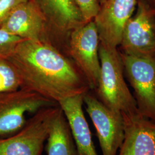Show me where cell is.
<instances>
[{
	"label": "cell",
	"mask_w": 155,
	"mask_h": 155,
	"mask_svg": "<svg viewBox=\"0 0 155 155\" xmlns=\"http://www.w3.org/2000/svg\"><path fill=\"white\" fill-rule=\"evenodd\" d=\"M137 4L136 13L123 29L120 45L127 55L155 58V13L144 0Z\"/></svg>",
	"instance_id": "52a82bcc"
},
{
	"label": "cell",
	"mask_w": 155,
	"mask_h": 155,
	"mask_svg": "<svg viewBox=\"0 0 155 155\" xmlns=\"http://www.w3.org/2000/svg\"><path fill=\"white\" fill-rule=\"evenodd\" d=\"M58 104L43 108L11 136L0 138V155H42Z\"/></svg>",
	"instance_id": "3957f363"
},
{
	"label": "cell",
	"mask_w": 155,
	"mask_h": 155,
	"mask_svg": "<svg viewBox=\"0 0 155 155\" xmlns=\"http://www.w3.org/2000/svg\"><path fill=\"white\" fill-rule=\"evenodd\" d=\"M124 139L117 155H155V122L140 113L122 114Z\"/></svg>",
	"instance_id": "7c38bea8"
},
{
	"label": "cell",
	"mask_w": 155,
	"mask_h": 155,
	"mask_svg": "<svg viewBox=\"0 0 155 155\" xmlns=\"http://www.w3.org/2000/svg\"><path fill=\"white\" fill-rule=\"evenodd\" d=\"M22 81L16 67L8 59H0V94L21 89Z\"/></svg>",
	"instance_id": "9a60e30c"
},
{
	"label": "cell",
	"mask_w": 155,
	"mask_h": 155,
	"mask_svg": "<svg viewBox=\"0 0 155 155\" xmlns=\"http://www.w3.org/2000/svg\"><path fill=\"white\" fill-rule=\"evenodd\" d=\"M101 72L94 90L96 97L111 110L119 114L139 113L136 101L127 87L123 75L121 54L117 48L100 44Z\"/></svg>",
	"instance_id": "7a4b0ae2"
},
{
	"label": "cell",
	"mask_w": 155,
	"mask_h": 155,
	"mask_svg": "<svg viewBox=\"0 0 155 155\" xmlns=\"http://www.w3.org/2000/svg\"><path fill=\"white\" fill-rule=\"evenodd\" d=\"M100 40L94 20L72 31L70 35L67 55L83 74L90 90L97 87L100 79Z\"/></svg>",
	"instance_id": "5b68a950"
},
{
	"label": "cell",
	"mask_w": 155,
	"mask_h": 155,
	"mask_svg": "<svg viewBox=\"0 0 155 155\" xmlns=\"http://www.w3.org/2000/svg\"><path fill=\"white\" fill-rule=\"evenodd\" d=\"M22 40L0 29V59H8Z\"/></svg>",
	"instance_id": "2e32d148"
},
{
	"label": "cell",
	"mask_w": 155,
	"mask_h": 155,
	"mask_svg": "<svg viewBox=\"0 0 155 155\" xmlns=\"http://www.w3.org/2000/svg\"><path fill=\"white\" fill-rule=\"evenodd\" d=\"M120 54L139 113L155 122V58Z\"/></svg>",
	"instance_id": "ba28073f"
},
{
	"label": "cell",
	"mask_w": 155,
	"mask_h": 155,
	"mask_svg": "<svg viewBox=\"0 0 155 155\" xmlns=\"http://www.w3.org/2000/svg\"><path fill=\"white\" fill-rule=\"evenodd\" d=\"M83 17L88 22L94 20L100 11L99 0H74Z\"/></svg>",
	"instance_id": "e0dca14e"
},
{
	"label": "cell",
	"mask_w": 155,
	"mask_h": 155,
	"mask_svg": "<svg viewBox=\"0 0 155 155\" xmlns=\"http://www.w3.org/2000/svg\"><path fill=\"white\" fill-rule=\"evenodd\" d=\"M45 17L51 43L67 55L72 31L87 22L74 0H31Z\"/></svg>",
	"instance_id": "8992f818"
},
{
	"label": "cell",
	"mask_w": 155,
	"mask_h": 155,
	"mask_svg": "<svg viewBox=\"0 0 155 155\" xmlns=\"http://www.w3.org/2000/svg\"><path fill=\"white\" fill-rule=\"evenodd\" d=\"M58 104L34 91L20 89L0 94V138L18 132L25 125L27 114Z\"/></svg>",
	"instance_id": "277c9868"
},
{
	"label": "cell",
	"mask_w": 155,
	"mask_h": 155,
	"mask_svg": "<svg viewBox=\"0 0 155 155\" xmlns=\"http://www.w3.org/2000/svg\"><path fill=\"white\" fill-rule=\"evenodd\" d=\"M89 91L83 95V104L96 129L102 155H117L125 134L122 114L111 110Z\"/></svg>",
	"instance_id": "9c48e42d"
},
{
	"label": "cell",
	"mask_w": 155,
	"mask_h": 155,
	"mask_svg": "<svg viewBox=\"0 0 155 155\" xmlns=\"http://www.w3.org/2000/svg\"><path fill=\"white\" fill-rule=\"evenodd\" d=\"M28 0H0V24L18 5Z\"/></svg>",
	"instance_id": "ac0fdd59"
},
{
	"label": "cell",
	"mask_w": 155,
	"mask_h": 155,
	"mask_svg": "<svg viewBox=\"0 0 155 155\" xmlns=\"http://www.w3.org/2000/svg\"><path fill=\"white\" fill-rule=\"evenodd\" d=\"M0 29L23 40L52 45L45 17L31 0L16 6L0 24Z\"/></svg>",
	"instance_id": "30bf717a"
},
{
	"label": "cell",
	"mask_w": 155,
	"mask_h": 155,
	"mask_svg": "<svg viewBox=\"0 0 155 155\" xmlns=\"http://www.w3.org/2000/svg\"><path fill=\"white\" fill-rule=\"evenodd\" d=\"M46 141L47 155H78L66 118L59 105Z\"/></svg>",
	"instance_id": "5bb4252c"
},
{
	"label": "cell",
	"mask_w": 155,
	"mask_h": 155,
	"mask_svg": "<svg viewBox=\"0 0 155 155\" xmlns=\"http://www.w3.org/2000/svg\"><path fill=\"white\" fill-rule=\"evenodd\" d=\"M137 0H106L101 5L94 21L100 43L117 48L120 45L123 29L132 17Z\"/></svg>",
	"instance_id": "8fae6325"
},
{
	"label": "cell",
	"mask_w": 155,
	"mask_h": 155,
	"mask_svg": "<svg viewBox=\"0 0 155 155\" xmlns=\"http://www.w3.org/2000/svg\"><path fill=\"white\" fill-rule=\"evenodd\" d=\"M100 1V5H102L104 3H105L106 0H99Z\"/></svg>",
	"instance_id": "d6986e66"
},
{
	"label": "cell",
	"mask_w": 155,
	"mask_h": 155,
	"mask_svg": "<svg viewBox=\"0 0 155 155\" xmlns=\"http://www.w3.org/2000/svg\"><path fill=\"white\" fill-rule=\"evenodd\" d=\"M83 95L64 98L58 104L66 118L78 155H98L83 112Z\"/></svg>",
	"instance_id": "4fadbf2b"
},
{
	"label": "cell",
	"mask_w": 155,
	"mask_h": 155,
	"mask_svg": "<svg viewBox=\"0 0 155 155\" xmlns=\"http://www.w3.org/2000/svg\"><path fill=\"white\" fill-rule=\"evenodd\" d=\"M8 59L20 74L21 89L34 91L57 104L90 90L71 59L50 43L22 40Z\"/></svg>",
	"instance_id": "6da1fadb"
},
{
	"label": "cell",
	"mask_w": 155,
	"mask_h": 155,
	"mask_svg": "<svg viewBox=\"0 0 155 155\" xmlns=\"http://www.w3.org/2000/svg\"><path fill=\"white\" fill-rule=\"evenodd\" d=\"M152 1H153V4H154V5L155 6V0H152Z\"/></svg>",
	"instance_id": "ffe728a7"
}]
</instances>
